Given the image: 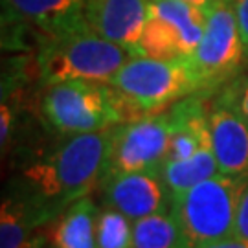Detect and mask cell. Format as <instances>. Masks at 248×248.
Here are the masks:
<instances>
[{
    "mask_svg": "<svg viewBox=\"0 0 248 248\" xmlns=\"http://www.w3.org/2000/svg\"><path fill=\"white\" fill-rule=\"evenodd\" d=\"M112 129L68 134L53 149L30 160L9 184V193L28 204L37 224H52L70 204L99 186L107 169Z\"/></svg>",
    "mask_w": 248,
    "mask_h": 248,
    "instance_id": "6da1fadb",
    "label": "cell"
},
{
    "mask_svg": "<svg viewBox=\"0 0 248 248\" xmlns=\"http://www.w3.org/2000/svg\"><path fill=\"white\" fill-rule=\"evenodd\" d=\"M41 110L52 129L64 136L107 131L142 118L112 85L89 79L62 81L46 87Z\"/></svg>",
    "mask_w": 248,
    "mask_h": 248,
    "instance_id": "7a4b0ae2",
    "label": "cell"
},
{
    "mask_svg": "<svg viewBox=\"0 0 248 248\" xmlns=\"http://www.w3.org/2000/svg\"><path fill=\"white\" fill-rule=\"evenodd\" d=\"M134 53L85 30L61 37H41L37 74L45 87L72 79L108 83Z\"/></svg>",
    "mask_w": 248,
    "mask_h": 248,
    "instance_id": "3957f363",
    "label": "cell"
},
{
    "mask_svg": "<svg viewBox=\"0 0 248 248\" xmlns=\"http://www.w3.org/2000/svg\"><path fill=\"white\" fill-rule=\"evenodd\" d=\"M248 175L217 173L182 193L171 195V213L189 248L235 233L237 206Z\"/></svg>",
    "mask_w": 248,
    "mask_h": 248,
    "instance_id": "277c9868",
    "label": "cell"
},
{
    "mask_svg": "<svg viewBox=\"0 0 248 248\" xmlns=\"http://www.w3.org/2000/svg\"><path fill=\"white\" fill-rule=\"evenodd\" d=\"M108 85L120 90L140 116L158 112L202 90L189 57L158 59L142 53L125 62Z\"/></svg>",
    "mask_w": 248,
    "mask_h": 248,
    "instance_id": "5b68a950",
    "label": "cell"
},
{
    "mask_svg": "<svg viewBox=\"0 0 248 248\" xmlns=\"http://www.w3.org/2000/svg\"><path fill=\"white\" fill-rule=\"evenodd\" d=\"M208 22V8L186 0H149L138 55L184 59L195 52Z\"/></svg>",
    "mask_w": 248,
    "mask_h": 248,
    "instance_id": "8992f818",
    "label": "cell"
},
{
    "mask_svg": "<svg viewBox=\"0 0 248 248\" xmlns=\"http://www.w3.org/2000/svg\"><path fill=\"white\" fill-rule=\"evenodd\" d=\"M245 55V45L232 0H215L208 6V22L202 39L195 52L189 55L202 90L215 89L232 78Z\"/></svg>",
    "mask_w": 248,
    "mask_h": 248,
    "instance_id": "52a82bcc",
    "label": "cell"
},
{
    "mask_svg": "<svg viewBox=\"0 0 248 248\" xmlns=\"http://www.w3.org/2000/svg\"><path fill=\"white\" fill-rule=\"evenodd\" d=\"M173 134L171 110L151 112L114 127L107 173L160 171Z\"/></svg>",
    "mask_w": 248,
    "mask_h": 248,
    "instance_id": "ba28073f",
    "label": "cell"
},
{
    "mask_svg": "<svg viewBox=\"0 0 248 248\" xmlns=\"http://www.w3.org/2000/svg\"><path fill=\"white\" fill-rule=\"evenodd\" d=\"M101 204L112 206L131 221L171 212V193L160 171L107 173L99 180Z\"/></svg>",
    "mask_w": 248,
    "mask_h": 248,
    "instance_id": "9c48e42d",
    "label": "cell"
},
{
    "mask_svg": "<svg viewBox=\"0 0 248 248\" xmlns=\"http://www.w3.org/2000/svg\"><path fill=\"white\" fill-rule=\"evenodd\" d=\"M87 0H2V24L33 26L41 37H61L89 30Z\"/></svg>",
    "mask_w": 248,
    "mask_h": 248,
    "instance_id": "30bf717a",
    "label": "cell"
},
{
    "mask_svg": "<svg viewBox=\"0 0 248 248\" xmlns=\"http://www.w3.org/2000/svg\"><path fill=\"white\" fill-rule=\"evenodd\" d=\"M208 131L221 173L248 175V118L224 92L208 108Z\"/></svg>",
    "mask_w": 248,
    "mask_h": 248,
    "instance_id": "8fae6325",
    "label": "cell"
},
{
    "mask_svg": "<svg viewBox=\"0 0 248 248\" xmlns=\"http://www.w3.org/2000/svg\"><path fill=\"white\" fill-rule=\"evenodd\" d=\"M149 13V0H87L85 18L90 31L138 55Z\"/></svg>",
    "mask_w": 248,
    "mask_h": 248,
    "instance_id": "7c38bea8",
    "label": "cell"
},
{
    "mask_svg": "<svg viewBox=\"0 0 248 248\" xmlns=\"http://www.w3.org/2000/svg\"><path fill=\"white\" fill-rule=\"evenodd\" d=\"M99 206L90 195L78 199L52 222L50 248H98L96 222Z\"/></svg>",
    "mask_w": 248,
    "mask_h": 248,
    "instance_id": "4fadbf2b",
    "label": "cell"
},
{
    "mask_svg": "<svg viewBox=\"0 0 248 248\" xmlns=\"http://www.w3.org/2000/svg\"><path fill=\"white\" fill-rule=\"evenodd\" d=\"M41 226L28 204L6 191L0 208V248H43V235L35 232Z\"/></svg>",
    "mask_w": 248,
    "mask_h": 248,
    "instance_id": "5bb4252c",
    "label": "cell"
},
{
    "mask_svg": "<svg viewBox=\"0 0 248 248\" xmlns=\"http://www.w3.org/2000/svg\"><path fill=\"white\" fill-rule=\"evenodd\" d=\"M162 178L171 195L182 193L206 178L221 173L217 158L213 155L212 142L202 145L193 156L184 160H166L162 164Z\"/></svg>",
    "mask_w": 248,
    "mask_h": 248,
    "instance_id": "9a60e30c",
    "label": "cell"
},
{
    "mask_svg": "<svg viewBox=\"0 0 248 248\" xmlns=\"http://www.w3.org/2000/svg\"><path fill=\"white\" fill-rule=\"evenodd\" d=\"M133 248H189L182 228L171 212L134 221Z\"/></svg>",
    "mask_w": 248,
    "mask_h": 248,
    "instance_id": "2e32d148",
    "label": "cell"
},
{
    "mask_svg": "<svg viewBox=\"0 0 248 248\" xmlns=\"http://www.w3.org/2000/svg\"><path fill=\"white\" fill-rule=\"evenodd\" d=\"M133 228L134 221L125 213L107 204L99 206L96 222L98 248H133Z\"/></svg>",
    "mask_w": 248,
    "mask_h": 248,
    "instance_id": "e0dca14e",
    "label": "cell"
},
{
    "mask_svg": "<svg viewBox=\"0 0 248 248\" xmlns=\"http://www.w3.org/2000/svg\"><path fill=\"white\" fill-rule=\"evenodd\" d=\"M230 101L248 118V79H239L224 90Z\"/></svg>",
    "mask_w": 248,
    "mask_h": 248,
    "instance_id": "ac0fdd59",
    "label": "cell"
},
{
    "mask_svg": "<svg viewBox=\"0 0 248 248\" xmlns=\"http://www.w3.org/2000/svg\"><path fill=\"white\" fill-rule=\"evenodd\" d=\"M13 125H15V116L11 110L6 99H2V107H0V143H2V151H6L11 134H13Z\"/></svg>",
    "mask_w": 248,
    "mask_h": 248,
    "instance_id": "d6986e66",
    "label": "cell"
},
{
    "mask_svg": "<svg viewBox=\"0 0 248 248\" xmlns=\"http://www.w3.org/2000/svg\"><path fill=\"white\" fill-rule=\"evenodd\" d=\"M235 233L241 237H247L248 239V180L245 187H243V193L239 199V206H237V219H235Z\"/></svg>",
    "mask_w": 248,
    "mask_h": 248,
    "instance_id": "ffe728a7",
    "label": "cell"
},
{
    "mask_svg": "<svg viewBox=\"0 0 248 248\" xmlns=\"http://www.w3.org/2000/svg\"><path fill=\"white\" fill-rule=\"evenodd\" d=\"M235 15H237V22H239V31L243 45H245V53L248 57V0H232Z\"/></svg>",
    "mask_w": 248,
    "mask_h": 248,
    "instance_id": "44dd1931",
    "label": "cell"
},
{
    "mask_svg": "<svg viewBox=\"0 0 248 248\" xmlns=\"http://www.w3.org/2000/svg\"><path fill=\"white\" fill-rule=\"evenodd\" d=\"M193 248H248V239L247 237H241L237 233H233V235H228L224 239L204 243V245H199V247H193Z\"/></svg>",
    "mask_w": 248,
    "mask_h": 248,
    "instance_id": "7402d4cb",
    "label": "cell"
},
{
    "mask_svg": "<svg viewBox=\"0 0 248 248\" xmlns=\"http://www.w3.org/2000/svg\"><path fill=\"white\" fill-rule=\"evenodd\" d=\"M189 4H195V6H201V8H208V6H212L215 0H186Z\"/></svg>",
    "mask_w": 248,
    "mask_h": 248,
    "instance_id": "603a6c76",
    "label": "cell"
}]
</instances>
